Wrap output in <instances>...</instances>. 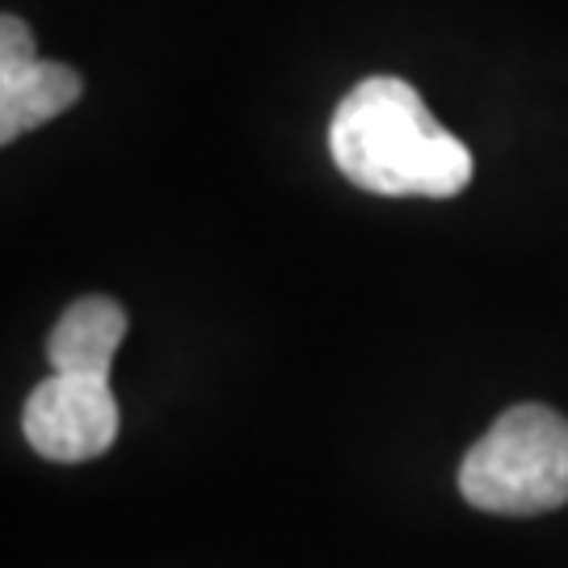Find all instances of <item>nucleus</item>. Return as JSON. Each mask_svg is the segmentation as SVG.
I'll list each match as a JSON object with an SVG mask.
<instances>
[{"label": "nucleus", "mask_w": 568, "mask_h": 568, "mask_svg": "<svg viewBox=\"0 0 568 568\" xmlns=\"http://www.w3.org/2000/svg\"><path fill=\"white\" fill-rule=\"evenodd\" d=\"M328 152L358 190L384 199H455L476 169L467 143L400 77H366L345 93L328 122Z\"/></svg>", "instance_id": "nucleus-1"}, {"label": "nucleus", "mask_w": 568, "mask_h": 568, "mask_svg": "<svg viewBox=\"0 0 568 568\" xmlns=\"http://www.w3.org/2000/svg\"><path fill=\"white\" fill-rule=\"evenodd\" d=\"M459 493L485 514L530 518L568 501V417L548 405L506 408L464 455Z\"/></svg>", "instance_id": "nucleus-2"}, {"label": "nucleus", "mask_w": 568, "mask_h": 568, "mask_svg": "<svg viewBox=\"0 0 568 568\" xmlns=\"http://www.w3.org/2000/svg\"><path fill=\"white\" fill-rule=\"evenodd\" d=\"M26 443L51 464H89L119 438V400L110 379L60 375L42 379L21 413Z\"/></svg>", "instance_id": "nucleus-3"}, {"label": "nucleus", "mask_w": 568, "mask_h": 568, "mask_svg": "<svg viewBox=\"0 0 568 568\" xmlns=\"http://www.w3.org/2000/svg\"><path fill=\"white\" fill-rule=\"evenodd\" d=\"M81 93V72H72L68 63L39 60L30 26L13 13L0 18V143H13L51 122L68 105H77Z\"/></svg>", "instance_id": "nucleus-4"}, {"label": "nucleus", "mask_w": 568, "mask_h": 568, "mask_svg": "<svg viewBox=\"0 0 568 568\" xmlns=\"http://www.w3.org/2000/svg\"><path fill=\"white\" fill-rule=\"evenodd\" d=\"M126 337V312L110 295H84L63 312L51 337H47V358L60 375H89V379H110V366Z\"/></svg>", "instance_id": "nucleus-5"}]
</instances>
